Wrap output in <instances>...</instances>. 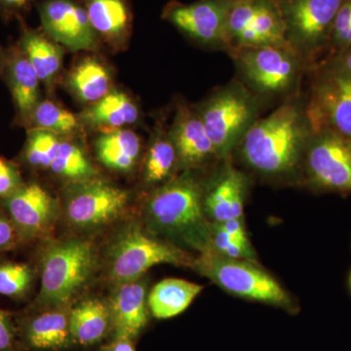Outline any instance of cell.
I'll return each instance as SVG.
<instances>
[{"label": "cell", "instance_id": "6da1fadb", "mask_svg": "<svg viewBox=\"0 0 351 351\" xmlns=\"http://www.w3.org/2000/svg\"><path fill=\"white\" fill-rule=\"evenodd\" d=\"M186 172L152 191L145 205V223L152 234L201 254L211 249L212 226L205 217L202 188Z\"/></svg>", "mask_w": 351, "mask_h": 351}, {"label": "cell", "instance_id": "7a4b0ae2", "mask_svg": "<svg viewBox=\"0 0 351 351\" xmlns=\"http://www.w3.org/2000/svg\"><path fill=\"white\" fill-rule=\"evenodd\" d=\"M311 134L306 110L288 103L265 119L256 120L239 145L252 169L276 177L287 175L300 165Z\"/></svg>", "mask_w": 351, "mask_h": 351}, {"label": "cell", "instance_id": "3957f363", "mask_svg": "<svg viewBox=\"0 0 351 351\" xmlns=\"http://www.w3.org/2000/svg\"><path fill=\"white\" fill-rule=\"evenodd\" d=\"M97 267L94 244L71 237L51 241L40 256L41 287L29 309L71 306Z\"/></svg>", "mask_w": 351, "mask_h": 351}, {"label": "cell", "instance_id": "277c9868", "mask_svg": "<svg viewBox=\"0 0 351 351\" xmlns=\"http://www.w3.org/2000/svg\"><path fill=\"white\" fill-rule=\"evenodd\" d=\"M193 262L195 258L186 252L135 223L122 228L106 251L107 274L114 285L138 280L161 263L193 267Z\"/></svg>", "mask_w": 351, "mask_h": 351}, {"label": "cell", "instance_id": "5b68a950", "mask_svg": "<svg viewBox=\"0 0 351 351\" xmlns=\"http://www.w3.org/2000/svg\"><path fill=\"white\" fill-rule=\"evenodd\" d=\"M193 267L230 294L298 313L287 290L258 263L225 257L210 249L195 258Z\"/></svg>", "mask_w": 351, "mask_h": 351}, {"label": "cell", "instance_id": "8992f818", "mask_svg": "<svg viewBox=\"0 0 351 351\" xmlns=\"http://www.w3.org/2000/svg\"><path fill=\"white\" fill-rule=\"evenodd\" d=\"M195 110L217 157L226 158L255 123L258 107L256 97L243 84L233 82L210 95Z\"/></svg>", "mask_w": 351, "mask_h": 351}, {"label": "cell", "instance_id": "52a82bcc", "mask_svg": "<svg viewBox=\"0 0 351 351\" xmlns=\"http://www.w3.org/2000/svg\"><path fill=\"white\" fill-rule=\"evenodd\" d=\"M130 201L126 189L100 176L69 182L64 211L69 225L80 232H94L123 216Z\"/></svg>", "mask_w": 351, "mask_h": 351}, {"label": "cell", "instance_id": "ba28073f", "mask_svg": "<svg viewBox=\"0 0 351 351\" xmlns=\"http://www.w3.org/2000/svg\"><path fill=\"white\" fill-rule=\"evenodd\" d=\"M302 161L313 189L351 193V138L332 130L313 132Z\"/></svg>", "mask_w": 351, "mask_h": 351}, {"label": "cell", "instance_id": "9c48e42d", "mask_svg": "<svg viewBox=\"0 0 351 351\" xmlns=\"http://www.w3.org/2000/svg\"><path fill=\"white\" fill-rule=\"evenodd\" d=\"M242 75L263 95L286 93L297 82L300 64L295 50L280 46H258L232 51Z\"/></svg>", "mask_w": 351, "mask_h": 351}, {"label": "cell", "instance_id": "30bf717a", "mask_svg": "<svg viewBox=\"0 0 351 351\" xmlns=\"http://www.w3.org/2000/svg\"><path fill=\"white\" fill-rule=\"evenodd\" d=\"M304 110L313 133L332 130L351 138V75L326 66Z\"/></svg>", "mask_w": 351, "mask_h": 351}, {"label": "cell", "instance_id": "8fae6325", "mask_svg": "<svg viewBox=\"0 0 351 351\" xmlns=\"http://www.w3.org/2000/svg\"><path fill=\"white\" fill-rule=\"evenodd\" d=\"M346 0H278L293 49L313 53L329 44L332 27Z\"/></svg>", "mask_w": 351, "mask_h": 351}, {"label": "cell", "instance_id": "7c38bea8", "mask_svg": "<svg viewBox=\"0 0 351 351\" xmlns=\"http://www.w3.org/2000/svg\"><path fill=\"white\" fill-rule=\"evenodd\" d=\"M41 29L71 52H97L101 46L80 0H40Z\"/></svg>", "mask_w": 351, "mask_h": 351}, {"label": "cell", "instance_id": "4fadbf2b", "mask_svg": "<svg viewBox=\"0 0 351 351\" xmlns=\"http://www.w3.org/2000/svg\"><path fill=\"white\" fill-rule=\"evenodd\" d=\"M234 0H199L182 3L171 0L162 10V19L184 36L202 45H226L228 13Z\"/></svg>", "mask_w": 351, "mask_h": 351}, {"label": "cell", "instance_id": "5bb4252c", "mask_svg": "<svg viewBox=\"0 0 351 351\" xmlns=\"http://www.w3.org/2000/svg\"><path fill=\"white\" fill-rule=\"evenodd\" d=\"M0 202L17 230L21 242L45 237L60 214L59 201L36 182H24Z\"/></svg>", "mask_w": 351, "mask_h": 351}, {"label": "cell", "instance_id": "9a60e30c", "mask_svg": "<svg viewBox=\"0 0 351 351\" xmlns=\"http://www.w3.org/2000/svg\"><path fill=\"white\" fill-rule=\"evenodd\" d=\"M71 306L29 309L16 320L24 350L61 351L75 345L71 330Z\"/></svg>", "mask_w": 351, "mask_h": 351}, {"label": "cell", "instance_id": "2e32d148", "mask_svg": "<svg viewBox=\"0 0 351 351\" xmlns=\"http://www.w3.org/2000/svg\"><path fill=\"white\" fill-rule=\"evenodd\" d=\"M169 134L180 169H196L217 156L213 143L195 108L180 106Z\"/></svg>", "mask_w": 351, "mask_h": 351}, {"label": "cell", "instance_id": "e0dca14e", "mask_svg": "<svg viewBox=\"0 0 351 351\" xmlns=\"http://www.w3.org/2000/svg\"><path fill=\"white\" fill-rule=\"evenodd\" d=\"M114 339H134L149 323L147 285L142 278L115 285L108 301Z\"/></svg>", "mask_w": 351, "mask_h": 351}, {"label": "cell", "instance_id": "ac0fdd59", "mask_svg": "<svg viewBox=\"0 0 351 351\" xmlns=\"http://www.w3.org/2000/svg\"><path fill=\"white\" fill-rule=\"evenodd\" d=\"M90 23L101 43L123 51L133 34L134 13L131 0H80Z\"/></svg>", "mask_w": 351, "mask_h": 351}, {"label": "cell", "instance_id": "d6986e66", "mask_svg": "<svg viewBox=\"0 0 351 351\" xmlns=\"http://www.w3.org/2000/svg\"><path fill=\"white\" fill-rule=\"evenodd\" d=\"M15 105L17 120L27 127L34 108L40 101V80L19 46L7 50L4 75Z\"/></svg>", "mask_w": 351, "mask_h": 351}, {"label": "cell", "instance_id": "ffe728a7", "mask_svg": "<svg viewBox=\"0 0 351 351\" xmlns=\"http://www.w3.org/2000/svg\"><path fill=\"white\" fill-rule=\"evenodd\" d=\"M18 46L31 62L40 82L52 91L63 71L66 49L43 29L23 24Z\"/></svg>", "mask_w": 351, "mask_h": 351}, {"label": "cell", "instance_id": "44dd1931", "mask_svg": "<svg viewBox=\"0 0 351 351\" xmlns=\"http://www.w3.org/2000/svg\"><path fill=\"white\" fill-rule=\"evenodd\" d=\"M258 46L291 47L286 38V25L278 0H258L250 24L233 39L228 47L232 51Z\"/></svg>", "mask_w": 351, "mask_h": 351}, {"label": "cell", "instance_id": "7402d4cb", "mask_svg": "<svg viewBox=\"0 0 351 351\" xmlns=\"http://www.w3.org/2000/svg\"><path fill=\"white\" fill-rule=\"evenodd\" d=\"M246 186V178L241 172L232 167L226 168L204 196L205 214L214 223L243 218Z\"/></svg>", "mask_w": 351, "mask_h": 351}, {"label": "cell", "instance_id": "603a6c76", "mask_svg": "<svg viewBox=\"0 0 351 351\" xmlns=\"http://www.w3.org/2000/svg\"><path fill=\"white\" fill-rule=\"evenodd\" d=\"M95 152L101 165L113 172L135 169L142 154V140L131 129L101 132L95 140Z\"/></svg>", "mask_w": 351, "mask_h": 351}, {"label": "cell", "instance_id": "cb8c5ba5", "mask_svg": "<svg viewBox=\"0 0 351 351\" xmlns=\"http://www.w3.org/2000/svg\"><path fill=\"white\" fill-rule=\"evenodd\" d=\"M78 115L83 126L101 132L126 128L140 119L137 104L125 92L115 88Z\"/></svg>", "mask_w": 351, "mask_h": 351}, {"label": "cell", "instance_id": "d4e9b609", "mask_svg": "<svg viewBox=\"0 0 351 351\" xmlns=\"http://www.w3.org/2000/svg\"><path fill=\"white\" fill-rule=\"evenodd\" d=\"M66 84L76 100L89 107L113 89L112 71L99 58L86 56L69 71Z\"/></svg>", "mask_w": 351, "mask_h": 351}, {"label": "cell", "instance_id": "484cf974", "mask_svg": "<svg viewBox=\"0 0 351 351\" xmlns=\"http://www.w3.org/2000/svg\"><path fill=\"white\" fill-rule=\"evenodd\" d=\"M71 330L76 345L90 346L100 343L112 331L108 302L89 298L71 306Z\"/></svg>", "mask_w": 351, "mask_h": 351}, {"label": "cell", "instance_id": "4316f807", "mask_svg": "<svg viewBox=\"0 0 351 351\" xmlns=\"http://www.w3.org/2000/svg\"><path fill=\"white\" fill-rule=\"evenodd\" d=\"M202 290L199 284L182 279H164L152 288L147 297L149 311L158 319L174 317L184 313Z\"/></svg>", "mask_w": 351, "mask_h": 351}, {"label": "cell", "instance_id": "83f0119b", "mask_svg": "<svg viewBox=\"0 0 351 351\" xmlns=\"http://www.w3.org/2000/svg\"><path fill=\"white\" fill-rule=\"evenodd\" d=\"M179 169L177 152L169 132L156 128L143 163L142 180L145 186H162Z\"/></svg>", "mask_w": 351, "mask_h": 351}, {"label": "cell", "instance_id": "f1b7e54d", "mask_svg": "<svg viewBox=\"0 0 351 351\" xmlns=\"http://www.w3.org/2000/svg\"><path fill=\"white\" fill-rule=\"evenodd\" d=\"M71 138L64 136L62 138L48 172L66 180L68 184L99 176L85 149Z\"/></svg>", "mask_w": 351, "mask_h": 351}, {"label": "cell", "instance_id": "f546056e", "mask_svg": "<svg viewBox=\"0 0 351 351\" xmlns=\"http://www.w3.org/2000/svg\"><path fill=\"white\" fill-rule=\"evenodd\" d=\"M80 115L62 108L55 101L43 100L38 103L29 120V129H43L58 135L73 137L82 131Z\"/></svg>", "mask_w": 351, "mask_h": 351}, {"label": "cell", "instance_id": "4dcf8cb0", "mask_svg": "<svg viewBox=\"0 0 351 351\" xmlns=\"http://www.w3.org/2000/svg\"><path fill=\"white\" fill-rule=\"evenodd\" d=\"M63 137L43 129H29L22 152L23 162L32 169L48 172Z\"/></svg>", "mask_w": 351, "mask_h": 351}, {"label": "cell", "instance_id": "1f68e13d", "mask_svg": "<svg viewBox=\"0 0 351 351\" xmlns=\"http://www.w3.org/2000/svg\"><path fill=\"white\" fill-rule=\"evenodd\" d=\"M34 279L36 272L29 263L0 260V295L24 300L31 292Z\"/></svg>", "mask_w": 351, "mask_h": 351}, {"label": "cell", "instance_id": "d6a6232c", "mask_svg": "<svg viewBox=\"0 0 351 351\" xmlns=\"http://www.w3.org/2000/svg\"><path fill=\"white\" fill-rule=\"evenodd\" d=\"M211 249L225 257L257 263L252 246H247L233 239L217 223L212 226Z\"/></svg>", "mask_w": 351, "mask_h": 351}, {"label": "cell", "instance_id": "836d02e7", "mask_svg": "<svg viewBox=\"0 0 351 351\" xmlns=\"http://www.w3.org/2000/svg\"><path fill=\"white\" fill-rule=\"evenodd\" d=\"M24 182L18 166L0 157V201L12 195Z\"/></svg>", "mask_w": 351, "mask_h": 351}, {"label": "cell", "instance_id": "e575fe53", "mask_svg": "<svg viewBox=\"0 0 351 351\" xmlns=\"http://www.w3.org/2000/svg\"><path fill=\"white\" fill-rule=\"evenodd\" d=\"M17 324L10 314L0 308V351H23Z\"/></svg>", "mask_w": 351, "mask_h": 351}, {"label": "cell", "instance_id": "d590c367", "mask_svg": "<svg viewBox=\"0 0 351 351\" xmlns=\"http://www.w3.org/2000/svg\"><path fill=\"white\" fill-rule=\"evenodd\" d=\"M351 29V0H346L339 8L334 24H332L329 44L338 52L339 46L343 43L348 32Z\"/></svg>", "mask_w": 351, "mask_h": 351}, {"label": "cell", "instance_id": "8d00e7d4", "mask_svg": "<svg viewBox=\"0 0 351 351\" xmlns=\"http://www.w3.org/2000/svg\"><path fill=\"white\" fill-rule=\"evenodd\" d=\"M21 242L17 230L6 213L0 211V253L12 251Z\"/></svg>", "mask_w": 351, "mask_h": 351}, {"label": "cell", "instance_id": "74e56055", "mask_svg": "<svg viewBox=\"0 0 351 351\" xmlns=\"http://www.w3.org/2000/svg\"><path fill=\"white\" fill-rule=\"evenodd\" d=\"M217 225L223 228L233 239L237 240L240 243L247 245V246H251L242 218L228 219L225 223H217Z\"/></svg>", "mask_w": 351, "mask_h": 351}, {"label": "cell", "instance_id": "f35d334b", "mask_svg": "<svg viewBox=\"0 0 351 351\" xmlns=\"http://www.w3.org/2000/svg\"><path fill=\"white\" fill-rule=\"evenodd\" d=\"M36 0H0V12L5 16L18 15L29 9Z\"/></svg>", "mask_w": 351, "mask_h": 351}, {"label": "cell", "instance_id": "ab89813d", "mask_svg": "<svg viewBox=\"0 0 351 351\" xmlns=\"http://www.w3.org/2000/svg\"><path fill=\"white\" fill-rule=\"evenodd\" d=\"M328 66L351 75V47L338 53Z\"/></svg>", "mask_w": 351, "mask_h": 351}, {"label": "cell", "instance_id": "60d3db41", "mask_svg": "<svg viewBox=\"0 0 351 351\" xmlns=\"http://www.w3.org/2000/svg\"><path fill=\"white\" fill-rule=\"evenodd\" d=\"M108 351H135V348L130 339H114Z\"/></svg>", "mask_w": 351, "mask_h": 351}, {"label": "cell", "instance_id": "b9f144b4", "mask_svg": "<svg viewBox=\"0 0 351 351\" xmlns=\"http://www.w3.org/2000/svg\"><path fill=\"white\" fill-rule=\"evenodd\" d=\"M7 63V50L0 44V77H3Z\"/></svg>", "mask_w": 351, "mask_h": 351}, {"label": "cell", "instance_id": "7bdbcfd3", "mask_svg": "<svg viewBox=\"0 0 351 351\" xmlns=\"http://www.w3.org/2000/svg\"><path fill=\"white\" fill-rule=\"evenodd\" d=\"M348 288H350L351 294V269L350 270V274H348Z\"/></svg>", "mask_w": 351, "mask_h": 351}]
</instances>
